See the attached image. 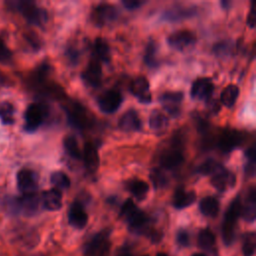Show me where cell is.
Returning <instances> with one entry per match:
<instances>
[{
  "label": "cell",
  "mask_w": 256,
  "mask_h": 256,
  "mask_svg": "<svg viewBox=\"0 0 256 256\" xmlns=\"http://www.w3.org/2000/svg\"><path fill=\"white\" fill-rule=\"evenodd\" d=\"M119 216L128 224L129 229L133 232L138 234L149 233L152 241H159L160 233L150 231V218L144 211L137 207L132 199L128 198L123 202Z\"/></svg>",
  "instance_id": "6da1fadb"
},
{
  "label": "cell",
  "mask_w": 256,
  "mask_h": 256,
  "mask_svg": "<svg viewBox=\"0 0 256 256\" xmlns=\"http://www.w3.org/2000/svg\"><path fill=\"white\" fill-rule=\"evenodd\" d=\"M241 198L238 195L232 200L225 212L222 223V239L227 246L234 241L236 223L241 214Z\"/></svg>",
  "instance_id": "7a4b0ae2"
},
{
  "label": "cell",
  "mask_w": 256,
  "mask_h": 256,
  "mask_svg": "<svg viewBox=\"0 0 256 256\" xmlns=\"http://www.w3.org/2000/svg\"><path fill=\"white\" fill-rule=\"evenodd\" d=\"M11 5H13V8L20 12L30 24L36 26H43L47 22V11L44 8L38 7L32 1L21 0L13 3L11 2Z\"/></svg>",
  "instance_id": "3957f363"
},
{
  "label": "cell",
  "mask_w": 256,
  "mask_h": 256,
  "mask_svg": "<svg viewBox=\"0 0 256 256\" xmlns=\"http://www.w3.org/2000/svg\"><path fill=\"white\" fill-rule=\"evenodd\" d=\"M48 115V108L45 104L32 103L30 104L24 114V129L27 132L36 131L44 122Z\"/></svg>",
  "instance_id": "277c9868"
},
{
  "label": "cell",
  "mask_w": 256,
  "mask_h": 256,
  "mask_svg": "<svg viewBox=\"0 0 256 256\" xmlns=\"http://www.w3.org/2000/svg\"><path fill=\"white\" fill-rule=\"evenodd\" d=\"M110 231L102 230L95 234L84 246L85 256H106L110 248Z\"/></svg>",
  "instance_id": "5b68a950"
},
{
  "label": "cell",
  "mask_w": 256,
  "mask_h": 256,
  "mask_svg": "<svg viewBox=\"0 0 256 256\" xmlns=\"http://www.w3.org/2000/svg\"><path fill=\"white\" fill-rule=\"evenodd\" d=\"M246 139V134L237 129H225L218 138V148L223 153H230L240 147Z\"/></svg>",
  "instance_id": "8992f818"
},
{
  "label": "cell",
  "mask_w": 256,
  "mask_h": 256,
  "mask_svg": "<svg viewBox=\"0 0 256 256\" xmlns=\"http://www.w3.org/2000/svg\"><path fill=\"white\" fill-rule=\"evenodd\" d=\"M118 15L119 10L115 5L110 3H99L94 7L91 13V20L96 26L102 27L116 20Z\"/></svg>",
  "instance_id": "52a82bcc"
},
{
  "label": "cell",
  "mask_w": 256,
  "mask_h": 256,
  "mask_svg": "<svg viewBox=\"0 0 256 256\" xmlns=\"http://www.w3.org/2000/svg\"><path fill=\"white\" fill-rule=\"evenodd\" d=\"M122 101L123 96L118 90L109 89L97 98V105L103 113L112 114L120 108Z\"/></svg>",
  "instance_id": "ba28073f"
},
{
  "label": "cell",
  "mask_w": 256,
  "mask_h": 256,
  "mask_svg": "<svg viewBox=\"0 0 256 256\" xmlns=\"http://www.w3.org/2000/svg\"><path fill=\"white\" fill-rule=\"evenodd\" d=\"M17 187L22 195L35 194L38 189V175L31 169H21L17 173Z\"/></svg>",
  "instance_id": "9c48e42d"
},
{
  "label": "cell",
  "mask_w": 256,
  "mask_h": 256,
  "mask_svg": "<svg viewBox=\"0 0 256 256\" xmlns=\"http://www.w3.org/2000/svg\"><path fill=\"white\" fill-rule=\"evenodd\" d=\"M185 161L184 154L180 148V144H173L172 148L163 152L160 156V166L166 170H173L180 167Z\"/></svg>",
  "instance_id": "30bf717a"
},
{
  "label": "cell",
  "mask_w": 256,
  "mask_h": 256,
  "mask_svg": "<svg viewBox=\"0 0 256 256\" xmlns=\"http://www.w3.org/2000/svg\"><path fill=\"white\" fill-rule=\"evenodd\" d=\"M196 35L190 30H178L167 37V44L178 51L193 46L196 43Z\"/></svg>",
  "instance_id": "8fae6325"
},
{
  "label": "cell",
  "mask_w": 256,
  "mask_h": 256,
  "mask_svg": "<svg viewBox=\"0 0 256 256\" xmlns=\"http://www.w3.org/2000/svg\"><path fill=\"white\" fill-rule=\"evenodd\" d=\"M129 90L131 94L137 98L142 104H150L152 101V93L150 91V85L145 76H138L132 80Z\"/></svg>",
  "instance_id": "7c38bea8"
},
{
  "label": "cell",
  "mask_w": 256,
  "mask_h": 256,
  "mask_svg": "<svg viewBox=\"0 0 256 256\" xmlns=\"http://www.w3.org/2000/svg\"><path fill=\"white\" fill-rule=\"evenodd\" d=\"M83 82L92 88H98L102 83V67L100 62L92 57L81 74Z\"/></svg>",
  "instance_id": "4fadbf2b"
},
{
  "label": "cell",
  "mask_w": 256,
  "mask_h": 256,
  "mask_svg": "<svg viewBox=\"0 0 256 256\" xmlns=\"http://www.w3.org/2000/svg\"><path fill=\"white\" fill-rule=\"evenodd\" d=\"M214 91V84L210 78L201 77L196 79L191 86V98L209 102Z\"/></svg>",
  "instance_id": "5bb4252c"
},
{
  "label": "cell",
  "mask_w": 256,
  "mask_h": 256,
  "mask_svg": "<svg viewBox=\"0 0 256 256\" xmlns=\"http://www.w3.org/2000/svg\"><path fill=\"white\" fill-rule=\"evenodd\" d=\"M183 98L184 94L181 91H168L160 95L159 101L166 112L175 118L180 115V104Z\"/></svg>",
  "instance_id": "9a60e30c"
},
{
  "label": "cell",
  "mask_w": 256,
  "mask_h": 256,
  "mask_svg": "<svg viewBox=\"0 0 256 256\" xmlns=\"http://www.w3.org/2000/svg\"><path fill=\"white\" fill-rule=\"evenodd\" d=\"M197 9L194 6H181L176 5L163 11L161 14V20L168 22H175L184 19H188L196 15Z\"/></svg>",
  "instance_id": "2e32d148"
},
{
  "label": "cell",
  "mask_w": 256,
  "mask_h": 256,
  "mask_svg": "<svg viewBox=\"0 0 256 256\" xmlns=\"http://www.w3.org/2000/svg\"><path fill=\"white\" fill-rule=\"evenodd\" d=\"M211 185L219 192H224L228 188H233L236 184V176L233 172L227 170L225 167L213 174L210 179Z\"/></svg>",
  "instance_id": "e0dca14e"
},
{
  "label": "cell",
  "mask_w": 256,
  "mask_h": 256,
  "mask_svg": "<svg viewBox=\"0 0 256 256\" xmlns=\"http://www.w3.org/2000/svg\"><path fill=\"white\" fill-rule=\"evenodd\" d=\"M68 222L71 226L82 229L88 222V215L79 201H74L68 210Z\"/></svg>",
  "instance_id": "ac0fdd59"
},
{
  "label": "cell",
  "mask_w": 256,
  "mask_h": 256,
  "mask_svg": "<svg viewBox=\"0 0 256 256\" xmlns=\"http://www.w3.org/2000/svg\"><path fill=\"white\" fill-rule=\"evenodd\" d=\"M118 126L125 132H136L142 129V121L134 109H129L119 118Z\"/></svg>",
  "instance_id": "d6986e66"
},
{
  "label": "cell",
  "mask_w": 256,
  "mask_h": 256,
  "mask_svg": "<svg viewBox=\"0 0 256 256\" xmlns=\"http://www.w3.org/2000/svg\"><path fill=\"white\" fill-rule=\"evenodd\" d=\"M65 111L68 117V121L73 127L82 130L88 126L89 118L87 117V113L81 105H74L70 106L69 108L66 107Z\"/></svg>",
  "instance_id": "ffe728a7"
},
{
  "label": "cell",
  "mask_w": 256,
  "mask_h": 256,
  "mask_svg": "<svg viewBox=\"0 0 256 256\" xmlns=\"http://www.w3.org/2000/svg\"><path fill=\"white\" fill-rule=\"evenodd\" d=\"M82 159L84 161L85 168L90 173H95L100 164V158L98 150L95 144L92 142H86L84 145V150L82 152Z\"/></svg>",
  "instance_id": "44dd1931"
},
{
  "label": "cell",
  "mask_w": 256,
  "mask_h": 256,
  "mask_svg": "<svg viewBox=\"0 0 256 256\" xmlns=\"http://www.w3.org/2000/svg\"><path fill=\"white\" fill-rule=\"evenodd\" d=\"M41 201L43 207L49 211H57L62 207V193L56 188L45 190L42 193Z\"/></svg>",
  "instance_id": "7402d4cb"
},
{
  "label": "cell",
  "mask_w": 256,
  "mask_h": 256,
  "mask_svg": "<svg viewBox=\"0 0 256 256\" xmlns=\"http://www.w3.org/2000/svg\"><path fill=\"white\" fill-rule=\"evenodd\" d=\"M196 200V193L194 191H186L184 188H178L173 195L172 204L175 209H184L193 204Z\"/></svg>",
  "instance_id": "603a6c76"
},
{
  "label": "cell",
  "mask_w": 256,
  "mask_h": 256,
  "mask_svg": "<svg viewBox=\"0 0 256 256\" xmlns=\"http://www.w3.org/2000/svg\"><path fill=\"white\" fill-rule=\"evenodd\" d=\"M245 221L253 222L256 217V193L255 188L251 187L244 204L241 205V214Z\"/></svg>",
  "instance_id": "cb8c5ba5"
},
{
  "label": "cell",
  "mask_w": 256,
  "mask_h": 256,
  "mask_svg": "<svg viewBox=\"0 0 256 256\" xmlns=\"http://www.w3.org/2000/svg\"><path fill=\"white\" fill-rule=\"evenodd\" d=\"M39 197L37 194H29L22 195L18 197V205H19V213H23L27 216L34 215L39 207Z\"/></svg>",
  "instance_id": "d4e9b609"
},
{
  "label": "cell",
  "mask_w": 256,
  "mask_h": 256,
  "mask_svg": "<svg viewBox=\"0 0 256 256\" xmlns=\"http://www.w3.org/2000/svg\"><path fill=\"white\" fill-rule=\"evenodd\" d=\"M125 187L138 201L144 200L149 192V185L139 178H132L128 180Z\"/></svg>",
  "instance_id": "484cf974"
},
{
  "label": "cell",
  "mask_w": 256,
  "mask_h": 256,
  "mask_svg": "<svg viewBox=\"0 0 256 256\" xmlns=\"http://www.w3.org/2000/svg\"><path fill=\"white\" fill-rule=\"evenodd\" d=\"M93 57L99 62L109 64L111 62V50L107 41L101 37L95 39L93 44Z\"/></svg>",
  "instance_id": "4316f807"
},
{
  "label": "cell",
  "mask_w": 256,
  "mask_h": 256,
  "mask_svg": "<svg viewBox=\"0 0 256 256\" xmlns=\"http://www.w3.org/2000/svg\"><path fill=\"white\" fill-rule=\"evenodd\" d=\"M220 205L217 198L213 196H206L202 198L199 202L200 212L207 217H216L219 213Z\"/></svg>",
  "instance_id": "83f0119b"
},
{
  "label": "cell",
  "mask_w": 256,
  "mask_h": 256,
  "mask_svg": "<svg viewBox=\"0 0 256 256\" xmlns=\"http://www.w3.org/2000/svg\"><path fill=\"white\" fill-rule=\"evenodd\" d=\"M169 126L167 116L157 110H154L149 117V127L157 133H163Z\"/></svg>",
  "instance_id": "f1b7e54d"
},
{
  "label": "cell",
  "mask_w": 256,
  "mask_h": 256,
  "mask_svg": "<svg viewBox=\"0 0 256 256\" xmlns=\"http://www.w3.org/2000/svg\"><path fill=\"white\" fill-rule=\"evenodd\" d=\"M240 90L237 85L229 84L227 85L221 92L220 95V101L225 107H232L236 103L238 96H239Z\"/></svg>",
  "instance_id": "f546056e"
},
{
  "label": "cell",
  "mask_w": 256,
  "mask_h": 256,
  "mask_svg": "<svg viewBox=\"0 0 256 256\" xmlns=\"http://www.w3.org/2000/svg\"><path fill=\"white\" fill-rule=\"evenodd\" d=\"M157 48H158V45L153 39H151L146 45L143 60L145 65L148 66L149 68H156L159 66V62L157 59V50H158Z\"/></svg>",
  "instance_id": "4dcf8cb0"
},
{
  "label": "cell",
  "mask_w": 256,
  "mask_h": 256,
  "mask_svg": "<svg viewBox=\"0 0 256 256\" xmlns=\"http://www.w3.org/2000/svg\"><path fill=\"white\" fill-rule=\"evenodd\" d=\"M63 148L71 158L76 160L82 159V152L79 148L78 141L73 135H68L63 139Z\"/></svg>",
  "instance_id": "1f68e13d"
},
{
  "label": "cell",
  "mask_w": 256,
  "mask_h": 256,
  "mask_svg": "<svg viewBox=\"0 0 256 256\" xmlns=\"http://www.w3.org/2000/svg\"><path fill=\"white\" fill-rule=\"evenodd\" d=\"M224 166L221 163H219L218 161H216L214 159H207L206 161L201 163L196 168V172L198 174H201V175H204V176H207V175L212 176L213 174L218 172Z\"/></svg>",
  "instance_id": "d6a6232c"
},
{
  "label": "cell",
  "mask_w": 256,
  "mask_h": 256,
  "mask_svg": "<svg viewBox=\"0 0 256 256\" xmlns=\"http://www.w3.org/2000/svg\"><path fill=\"white\" fill-rule=\"evenodd\" d=\"M197 242L200 248L209 250L215 245V235L209 228H204L199 231Z\"/></svg>",
  "instance_id": "836d02e7"
},
{
  "label": "cell",
  "mask_w": 256,
  "mask_h": 256,
  "mask_svg": "<svg viewBox=\"0 0 256 256\" xmlns=\"http://www.w3.org/2000/svg\"><path fill=\"white\" fill-rule=\"evenodd\" d=\"M150 180L155 189L165 188L169 183V179L162 168H153L150 172Z\"/></svg>",
  "instance_id": "e575fe53"
},
{
  "label": "cell",
  "mask_w": 256,
  "mask_h": 256,
  "mask_svg": "<svg viewBox=\"0 0 256 256\" xmlns=\"http://www.w3.org/2000/svg\"><path fill=\"white\" fill-rule=\"evenodd\" d=\"M50 181L54 185V188L58 190L68 189L71 185L70 178L67 176V174H65L62 171L53 172L50 176Z\"/></svg>",
  "instance_id": "d590c367"
},
{
  "label": "cell",
  "mask_w": 256,
  "mask_h": 256,
  "mask_svg": "<svg viewBox=\"0 0 256 256\" xmlns=\"http://www.w3.org/2000/svg\"><path fill=\"white\" fill-rule=\"evenodd\" d=\"M14 108L9 102L0 103V119L3 124L10 125L14 122Z\"/></svg>",
  "instance_id": "8d00e7d4"
},
{
  "label": "cell",
  "mask_w": 256,
  "mask_h": 256,
  "mask_svg": "<svg viewBox=\"0 0 256 256\" xmlns=\"http://www.w3.org/2000/svg\"><path fill=\"white\" fill-rule=\"evenodd\" d=\"M233 43L230 40H222L214 44L213 53L217 57H226L232 53Z\"/></svg>",
  "instance_id": "74e56055"
},
{
  "label": "cell",
  "mask_w": 256,
  "mask_h": 256,
  "mask_svg": "<svg viewBox=\"0 0 256 256\" xmlns=\"http://www.w3.org/2000/svg\"><path fill=\"white\" fill-rule=\"evenodd\" d=\"M255 246H256L255 233L247 234L244 238L243 247H242L244 256H253V254L255 252Z\"/></svg>",
  "instance_id": "f35d334b"
},
{
  "label": "cell",
  "mask_w": 256,
  "mask_h": 256,
  "mask_svg": "<svg viewBox=\"0 0 256 256\" xmlns=\"http://www.w3.org/2000/svg\"><path fill=\"white\" fill-rule=\"evenodd\" d=\"M12 59V53L7 47L6 43L2 38H0V63L7 64Z\"/></svg>",
  "instance_id": "ab89813d"
},
{
  "label": "cell",
  "mask_w": 256,
  "mask_h": 256,
  "mask_svg": "<svg viewBox=\"0 0 256 256\" xmlns=\"http://www.w3.org/2000/svg\"><path fill=\"white\" fill-rule=\"evenodd\" d=\"M256 25V2H252L250 11L247 16V26L254 28Z\"/></svg>",
  "instance_id": "60d3db41"
},
{
  "label": "cell",
  "mask_w": 256,
  "mask_h": 256,
  "mask_svg": "<svg viewBox=\"0 0 256 256\" xmlns=\"http://www.w3.org/2000/svg\"><path fill=\"white\" fill-rule=\"evenodd\" d=\"M66 57L68 58L69 62L72 63L73 65H76L79 61L80 58V53L77 49H75L74 47H70L67 49L66 51Z\"/></svg>",
  "instance_id": "b9f144b4"
},
{
  "label": "cell",
  "mask_w": 256,
  "mask_h": 256,
  "mask_svg": "<svg viewBox=\"0 0 256 256\" xmlns=\"http://www.w3.org/2000/svg\"><path fill=\"white\" fill-rule=\"evenodd\" d=\"M122 5L124 6V8H126L127 10H135L138 9L139 7H141L145 1L143 0H123Z\"/></svg>",
  "instance_id": "7bdbcfd3"
},
{
  "label": "cell",
  "mask_w": 256,
  "mask_h": 256,
  "mask_svg": "<svg viewBox=\"0 0 256 256\" xmlns=\"http://www.w3.org/2000/svg\"><path fill=\"white\" fill-rule=\"evenodd\" d=\"M177 242L181 246H188L189 244V234L186 230H179L177 233Z\"/></svg>",
  "instance_id": "ee69618b"
},
{
  "label": "cell",
  "mask_w": 256,
  "mask_h": 256,
  "mask_svg": "<svg viewBox=\"0 0 256 256\" xmlns=\"http://www.w3.org/2000/svg\"><path fill=\"white\" fill-rule=\"evenodd\" d=\"M244 173L247 177H253L255 175V162L254 161H247L244 165Z\"/></svg>",
  "instance_id": "f6af8a7d"
},
{
  "label": "cell",
  "mask_w": 256,
  "mask_h": 256,
  "mask_svg": "<svg viewBox=\"0 0 256 256\" xmlns=\"http://www.w3.org/2000/svg\"><path fill=\"white\" fill-rule=\"evenodd\" d=\"M244 156H245L247 161L256 162V150H255V145L254 144L252 146H250L248 149L245 150Z\"/></svg>",
  "instance_id": "bcb514c9"
},
{
  "label": "cell",
  "mask_w": 256,
  "mask_h": 256,
  "mask_svg": "<svg viewBox=\"0 0 256 256\" xmlns=\"http://www.w3.org/2000/svg\"><path fill=\"white\" fill-rule=\"evenodd\" d=\"M192 256H206L204 253H195Z\"/></svg>",
  "instance_id": "7dc6e473"
},
{
  "label": "cell",
  "mask_w": 256,
  "mask_h": 256,
  "mask_svg": "<svg viewBox=\"0 0 256 256\" xmlns=\"http://www.w3.org/2000/svg\"><path fill=\"white\" fill-rule=\"evenodd\" d=\"M156 256H168V255L165 253H158Z\"/></svg>",
  "instance_id": "c3c4849f"
},
{
  "label": "cell",
  "mask_w": 256,
  "mask_h": 256,
  "mask_svg": "<svg viewBox=\"0 0 256 256\" xmlns=\"http://www.w3.org/2000/svg\"><path fill=\"white\" fill-rule=\"evenodd\" d=\"M144 256H148V255H144Z\"/></svg>",
  "instance_id": "681fc988"
}]
</instances>
